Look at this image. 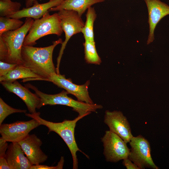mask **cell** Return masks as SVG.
<instances>
[{"label": "cell", "instance_id": "obj_1", "mask_svg": "<svg viewBox=\"0 0 169 169\" xmlns=\"http://www.w3.org/2000/svg\"><path fill=\"white\" fill-rule=\"evenodd\" d=\"M63 42L62 39L60 38L47 47L23 46L22 64L40 77L32 78L31 80H44L53 74L57 73L53 61V53L55 47L59 44H62Z\"/></svg>", "mask_w": 169, "mask_h": 169}, {"label": "cell", "instance_id": "obj_2", "mask_svg": "<svg viewBox=\"0 0 169 169\" xmlns=\"http://www.w3.org/2000/svg\"><path fill=\"white\" fill-rule=\"evenodd\" d=\"M34 20L27 18L18 29L0 35V60L13 64H22L21 51L25 38Z\"/></svg>", "mask_w": 169, "mask_h": 169}, {"label": "cell", "instance_id": "obj_3", "mask_svg": "<svg viewBox=\"0 0 169 169\" xmlns=\"http://www.w3.org/2000/svg\"><path fill=\"white\" fill-rule=\"evenodd\" d=\"M40 113H25L28 117L37 120L40 125L46 126L49 129L48 134L54 131L59 135L67 146L71 153L73 161V169L78 168V160L76 153L79 151L88 157L78 147L74 136V130L77 122L85 116L78 115L73 120H65L60 122H54L46 120L40 116Z\"/></svg>", "mask_w": 169, "mask_h": 169}, {"label": "cell", "instance_id": "obj_4", "mask_svg": "<svg viewBox=\"0 0 169 169\" xmlns=\"http://www.w3.org/2000/svg\"><path fill=\"white\" fill-rule=\"evenodd\" d=\"M25 86L31 89L40 99V102L37 109L45 105H62L73 108V110L79 114V115L85 116L92 112H95L98 109L103 108L101 105L96 104H90L75 100L68 96L69 93L64 90L60 93L54 95L48 94L38 90L35 86L28 83Z\"/></svg>", "mask_w": 169, "mask_h": 169}, {"label": "cell", "instance_id": "obj_5", "mask_svg": "<svg viewBox=\"0 0 169 169\" xmlns=\"http://www.w3.org/2000/svg\"><path fill=\"white\" fill-rule=\"evenodd\" d=\"M63 31L58 13L50 15L48 12L41 18L34 20L25 38L23 45H34L37 40L48 35L60 36Z\"/></svg>", "mask_w": 169, "mask_h": 169}, {"label": "cell", "instance_id": "obj_6", "mask_svg": "<svg viewBox=\"0 0 169 169\" xmlns=\"http://www.w3.org/2000/svg\"><path fill=\"white\" fill-rule=\"evenodd\" d=\"M129 143L131 148L128 158L140 169H159L152 159L150 145L147 140L139 135L135 137L133 136Z\"/></svg>", "mask_w": 169, "mask_h": 169}, {"label": "cell", "instance_id": "obj_7", "mask_svg": "<svg viewBox=\"0 0 169 169\" xmlns=\"http://www.w3.org/2000/svg\"><path fill=\"white\" fill-rule=\"evenodd\" d=\"M58 13L60 19L62 29L65 35V39L61 44L57 58L56 70L57 74H59L60 63L68 41L73 35L81 32L84 23L81 17L75 11L63 10L59 11Z\"/></svg>", "mask_w": 169, "mask_h": 169}, {"label": "cell", "instance_id": "obj_8", "mask_svg": "<svg viewBox=\"0 0 169 169\" xmlns=\"http://www.w3.org/2000/svg\"><path fill=\"white\" fill-rule=\"evenodd\" d=\"M101 141L107 161L115 163L128 158L130 149L127 143L116 134L110 130L106 131Z\"/></svg>", "mask_w": 169, "mask_h": 169}, {"label": "cell", "instance_id": "obj_9", "mask_svg": "<svg viewBox=\"0 0 169 169\" xmlns=\"http://www.w3.org/2000/svg\"><path fill=\"white\" fill-rule=\"evenodd\" d=\"M41 125L36 120L27 121H18L0 125V133L4 140L11 142H18L28 134L32 130Z\"/></svg>", "mask_w": 169, "mask_h": 169}, {"label": "cell", "instance_id": "obj_10", "mask_svg": "<svg viewBox=\"0 0 169 169\" xmlns=\"http://www.w3.org/2000/svg\"><path fill=\"white\" fill-rule=\"evenodd\" d=\"M44 81L53 83L59 87L64 89L69 94L74 96L77 100L90 104H94L89 94L88 88L90 80L82 85H77L73 83L69 79H66L64 75L54 73Z\"/></svg>", "mask_w": 169, "mask_h": 169}, {"label": "cell", "instance_id": "obj_11", "mask_svg": "<svg viewBox=\"0 0 169 169\" xmlns=\"http://www.w3.org/2000/svg\"><path fill=\"white\" fill-rule=\"evenodd\" d=\"M104 121L110 131L118 135L126 143H129L133 137L128 121L121 111L106 110Z\"/></svg>", "mask_w": 169, "mask_h": 169}, {"label": "cell", "instance_id": "obj_12", "mask_svg": "<svg viewBox=\"0 0 169 169\" xmlns=\"http://www.w3.org/2000/svg\"><path fill=\"white\" fill-rule=\"evenodd\" d=\"M148 12L149 33L147 44L155 39L154 31L159 22L164 17L169 15V5L160 0H144Z\"/></svg>", "mask_w": 169, "mask_h": 169}, {"label": "cell", "instance_id": "obj_13", "mask_svg": "<svg viewBox=\"0 0 169 169\" xmlns=\"http://www.w3.org/2000/svg\"><path fill=\"white\" fill-rule=\"evenodd\" d=\"M18 143L33 165H39L47 160V156L40 148L42 141L35 134H29Z\"/></svg>", "mask_w": 169, "mask_h": 169}, {"label": "cell", "instance_id": "obj_14", "mask_svg": "<svg viewBox=\"0 0 169 169\" xmlns=\"http://www.w3.org/2000/svg\"><path fill=\"white\" fill-rule=\"evenodd\" d=\"M0 82L7 90L16 94L23 100L30 113L37 112L36 109L40 104V99L35 93H32L27 87L22 86L17 80Z\"/></svg>", "mask_w": 169, "mask_h": 169}, {"label": "cell", "instance_id": "obj_15", "mask_svg": "<svg viewBox=\"0 0 169 169\" xmlns=\"http://www.w3.org/2000/svg\"><path fill=\"white\" fill-rule=\"evenodd\" d=\"M18 142H11L8 145L5 158L11 169H30L33 165Z\"/></svg>", "mask_w": 169, "mask_h": 169}, {"label": "cell", "instance_id": "obj_16", "mask_svg": "<svg viewBox=\"0 0 169 169\" xmlns=\"http://www.w3.org/2000/svg\"><path fill=\"white\" fill-rule=\"evenodd\" d=\"M64 0H49L43 3H38L37 1L32 6L20 10L9 18L19 19L23 18H31L35 20L39 19L49 12V9L57 6Z\"/></svg>", "mask_w": 169, "mask_h": 169}, {"label": "cell", "instance_id": "obj_17", "mask_svg": "<svg viewBox=\"0 0 169 169\" xmlns=\"http://www.w3.org/2000/svg\"><path fill=\"white\" fill-rule=\"evenodd\" d=\"M105 0H64L57 6L51 8L49 11L70 10L77 12L81 17L86 10L95 4L105 1Z\"/></svg>", "mask_w": 169, "mask_h": 169}, {"label": "cell", "instance_id": "obj_18", "mask_svg": "<svg viewBox=\"0 0 169 169\" xmlns=\"http://www.w3.org/2000/svg\"><path fill=\"white\" fill-rule=\"evenodd\" d=\"M40 78L22 64H17L6 75L0 77V82H12L19 79Z\"/></svg>", "mask_w": 169, "mask_h": 169}, {"label": "cell", "instance_id": "obj_19", "mask_svg": "<svg viewBox=\"0 0 169 169\" xmlns=\"http://www.w3.org/2000/svg\"><path fill=\"white\" fill-rule=\"evenodd\" d=\"M86 17V21L81 32L83 34L85 40L95 41L94 25L97 14L94 8L91 7L87 9Z\"/></svg>", "mask_w": 169, "mask_h": 169}, {"label": "cell", "instance_id": "obj_20", "mask_svg": "<svg viewBox=\"0 0 169 169\" xmlns=\"http://www.w3.org/2000/svg\"><path fill=\"white\" fill-rule=\"evenodd\" d=\"M84 59L88 64L100 65L101 60L97 52L95 41L85 40L83 44Z\"/></svg>", "mask_w": 169, "mask_h": 169}, {"label": "cell", "instance_id": "obj_21", "mask_svg": "<svg viewBox=\"0 0 169 169\" xmlns=\"http://www.w3.org/2000/svg\"><path fill=\"white\" fill-rule=\"evenodd\" d=\"M24 23L19 19L0 17V35L6 32L18 29Z\"/></svg>", "mask_w": 169, "mask_h": 169}, {"label": "cell", "instance_id": "obj_22", "mask_svg": "<svg viewBox=\"0 0 169 169\" xmlns=\"http://www.w3.org/2000/svg\"><path fill=\"white\" fill-rule=\"evenodd\" d=\"M21 3L11 0H0V17H10L20 10Z\"/></svg>", "mask_w": 169, "mask_h": 169}, {"label": "cell", "instance_id": "obj_23", "mask_svg": "<svg viewBox=\"0 0 169 169\" xmlns=\"http://www.w3.org/2000/svg\"><path fill=\"white\" fill-rule=\"evenodd\" d=\"M27 110L13 108L6 104L0 98V125L9 115L14 113H26Z\"/></svg>", "mask_w": 169, "mask_h": 169}, {"label": "cell", "instance_id": "obj_24", "mask_svg": "<svg viewBox=\"0 0 169 169\" xmlns=\"http://www.w3.org/2000/svg\"><path fill=\"white\" fill-rule=\"evenodd\" d=\"M17 64H10L0 61V77L3 76L14 69Z\"/></svg>", "mask_w": 169, "mask_h": 169}, {"label": "cell", "instance_id": "obj_25", "mask_svg": "<svg viewBox=\"0 0 169 169\" xmlns=\"http://www.w3.org/2000/svg\"><path fill=\"white\" fill-rule=\"evenodd\" d=\"M64 162V159L63 156L61 158L58 165L56 166H50L45 165H33L30 169H62Z\"/></svg>", "mask_w": 169, "mask_h": 169}, {"label": "cell", "instance_id": "obj_26", "mask_svg": "<svg viewBox=\"0 0 169 169\" xmlns=\"http://www.w3.org/2000/svg\"><path fill=\"white\" fill-rule=\"evenodd\" d=\"M7 141L0 138V157H5L6 153L8 146Z\"/></svg>", "mask_w": 169, "mask_h": 169}, {"label": "cell", "instance_id": "obj_27", "mask_svg": "<svg viewBox=\"0 0 169 169\" xmlns=\"http://www.w3.org/2000/svg\"><path fill=\"white\" fill-rule=\"evenodd\" d=\"M122 163L127 169H140L136 164L128 158L123 160Z\"/></svg>", "mask_w": 169, "mask_h": 169}, {"label": "cell", "instance_id": "obj_28", "mask_svg": "<svg viewBox=\"0 0 169 169\" xmlns=\"http://www.w3.org/2000/svg\"><path fill=\"white\" fill-rule=\"evenodd\" d=\"M0 169H11L5 157H0Z\"/></svg>", "mask_w": 169, "mask_h": 169}, {"label": "cell", "instance_id": "obj_29", "mask_svg": "<svg viewBox=\"0 0 169 169\" xmlns=\"http://www.w3.org/2000/svg\"><path fill=\"white\" fill-rule=\"evenodd\" d=\"M37 1L36 0H26L25 1V6L26 8L30 7Z\"/></svg>", "mask_w": 169, "mask_h": 169}, {"label": "cell", "instance_id": "obj_30", "mask_svg": "<svg viewBox=\"0 0 169 169\" xmlns=\"http://www.w3.org/2000/svg\"><path fill=\"white\" fill-rule=\"evenodd\" d=\"M1 1H8V0H0Z\"/></svg>", "mask_w": 169, "mask_h": 169}, {"label": "cell", "instance_id": "obj_31", "mask_svg": "<svg viewBox=\"0 0 169 169\" xmlns=\"http://www.w3.org/2000/svg\"></svg>", "mask_w": 169, "mask_h": 169}]
</instances>
